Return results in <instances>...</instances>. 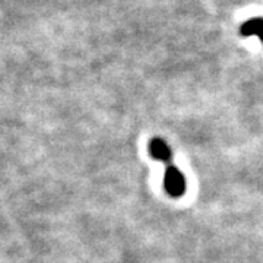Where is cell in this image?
<instances>
[{"instance_id": "1", "label": "cell", "mask_w": 263, "mask_h": 263, "mask_svg": "<svg viewBox=\"0 0 263 263\" xmlns=\"http://www.w3.org/2000/svg\"><path fill=\"white\" fill-rule=\"evenodd\" d=\"M164 187L168 192L170 196L180 197L186 192V177L184 174L176 168L174 165H168L164 174Z\"/></svg>"}, {"instance_id": "2", "label": "cell", "mask_w": 263, "mask_h": 263, "mask_svg": "<svg viewBox=\"0 0 263 263\" xmlns=\"http://www.w3.org/2000/svg\"><path fill=\"white\" fill-rule=\"evenodd\" d=\"M149 154L152 158L162 161V162H168L170 158H171L170 146L160 138H154L149 142Z\"/></svg>"}, {"instance_id": "3", "label": "cell", "mask_w": 263, "mask_h": 263, "mask_svg": "<svg viewBox=\"0 0 263 263\" xmlns=\"http://www.w3.org/2000/svg\"><path fill=\"white\" fill-rule=\"evenodd\" d=\"M240 32L243 37H259L263 43V18L246 21L240 28Z\"/></svg>"}]
</instances>
